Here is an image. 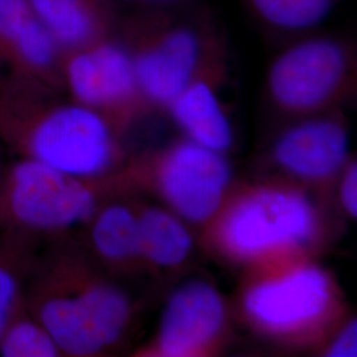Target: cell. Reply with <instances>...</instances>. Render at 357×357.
<instances>
[{
  "mask_svg": "<svg viewBox=\"0 0 357 357\" xmlns=\"http://www.w3.org/2000/svg\"><path fill=\"white\" fill-rule=\"evenodd\" d=\"M61 93L3 78L0 143L15 158L31 159L76 178H98L114 158V126Z\"/></svg>",
  "mask_w": 357,
  "mask_h": 357,
  "instance_id": "obj_1",
  "label": "cell"
},
{
  "mask_svg": "<svg viewBox=\"0 0 357 357\" xmlns=\"http://www.w3.org/2000/svg\"><path fill=\"white\" fill-rule=\"evenodd\" d=\"M225 35L203 1L178 10L123 11L116 28L144 102L166 107L227 47Z\"/></svg>",
  "mask_w": 357,
  "mask_h": 357,
  "instance_id": "obj_2",
  "label": "cell"
},
{
  "mask_svg": "<svg viewBox=\"0 0 357 357\" xmlns=\"http://www.w3.org/2000/svg\"><path fill=\"white\" fill-rule=\"evenodd\" d=\"M88 181L31 159L6 162L0 169V231L38 241L86 224L98 204Z\"/></svg>",
  "mask_w": 357,
  "mask_h": 357,
  "instance_id": "obj_3",
  "label": "cell"
},
{
  "mask_svg": "<svg viewBox=\"0 0 357 357\" xmlns=\"http://www.w3.org/2000/svg\"><path fill=\"white\" fill-rule=\"evenodd\" d=\"M356 45L323 28L287 38L268 72V93L286 114L311 115L336 102L351 86Z\"/></svg>",
  "mask_w": 357,
  "mask_h": 357,
  "instance_id": "obj_4",
  "label": "cell"
},
{
  "mask_svg": "<svg viewBox=\"0 0 357 357\" xmlns=\"http://www.w3.org/2000/svg\"><path fill=\"white\" fill-rule=\"evenodd\" d=\"M61 81L69 100L102 115L113 126L144 101L132 60L116 32L64 52Z\"/></svg>",
  "mask_w": 357,
  "mask_h": 357,
  "instance_id": "obj_5",
  "label": "cell"
},
{
  "mask_svg": "<svg viewBox=\"0 0 357 357\" xmlns=\"http://www.w3.org/2000/svg\"><path fill=\"white\" fill-rule=\"evenodd\" d=\"M315 228L312 206L298 193H255L228 217L224 237L240 255H258L307 241Z\"/></svg>",
  "mask_w": 357,
  "mask_h": 357,
  "instance_id": "obj_6",
  "label": "cell"
},
{
  "mask_svg": "<svg viewBox=\"0 0 357 357\" xmlns=\"http://www.w3.org/2000/svg\"><path fill=\"white\" fill-rule=\"evenodd\" d=\"M64 51L28 0H0V70L4 78L63 93Z\"/></svg>",
  "mask_w": 357,
  "mask_h": 357,
  "instance_id": "obj_7",
  "label": "cell"
},
{
  "mask_svg": "<svg viewBox=\"0 0 357 357\" xmlns=\"http://www.w3.org/2000/svg\"><path fill=\"white\" fill-rule=\"evenodd\" d=\"M229 178V166L221 153L193 142L176 147L160 169L167 202L190 221H204L216 212Z\"/></svg>",
  "mask_w": 357,
  "mask_h": 357,
  "instance_id": "obj_8",
  "label": "cell"
},
{
  "mask_svg": "<svg viewBox=\"0 0 357 357\" xmlns=\"http://www.w3.org/2000/svg\"><path fill=\"white\" fill-rule=\"evenodd\" d=\"M330 282L319 268H303L250 290L249 315L271 330H290L318 318L330 302Z\"/></svg>",
  "mask_w": 357,
  "mask_h": 357,
  "instance_id": "obj_9",
  "label": "cell"
},
{
  "mask_svg": "<svg viewBox=\"0 0 357 357\" xmlns=\"http://www.w3.org/2000/svg\"><path fill=\"white\" fill-rule=\"evenodd\" d=\"M225 321L224 302L204 282L181 286L162 315L158 344L163 356H191L209 344Z\"/></svg>",
  "mask_w": 357,
  "mask_h": 357,
  "instance_id": "obj_10",
  "label": "cell"
},
{
  "mask_svg": "<svg viewBox=\"0 0 357 357\" xmlns=\"http://www.w3.org/2000/svg\"><path fill=\"white\" fill-rule=\"evenodd\" d=\"M348 137L335 116H310L287 130L275 146L277 162L305 178L333 175L344 163Z\"/></svg>",
  "mask_w": 357,
  "mask_h": 357,
  "instance_id": "obj_11",
  "label": "cell"
},
{
  "mask_svg": "<svg viewBox=\"0 0 357 357\" xmlns=\"http://www.w3.org/2000/svg\"><path fill=\"white\" fill-rule=\"evenodd\" d=\"M225 48L217 52L190 85L167 106L191 142L218 153L229 149L233 142L229 116L215 86V73L221 66Z\"/></svg>",
  "mask_w": 357,
  "mask_h": 357,
  "instance_id": "obj_12",
  "label": "cell"
},
{
  "mask_svg": "<svg viewBox=\"0 0 357 357\" xmlns=\"http://www.w3.org/2000/svg\"><path fill=\"white\" fill-rule=\"evenodd\" d=\"M63 51L116 32L123 10L118 0H28Z\"/></svg>",
  "mask_w": 357,
  "mask_h": 357,
  "instance_id": "obj_13",
  "label": "cell"
},
{
  "mask_svg": "<svg viewBox=\"0 0 357 357\" xmlns=\"http://www.w3.org/2000/svg\"><path fill=\"white\" fill-rule=\"evenodd\" d=\"M245 11L264 32L295 38L323 28L340 0H240Z\"/></svg>",
  "mask_w": 357,
  "mask_h": 357,
  "instance_id": "obj_14",
  "label": "cell"
},
{
  "mask_svg": "<svg viewBox=\"0 0 357 357\" xmlns=\"http://www.w3.org/2000/svg\"><path fill=\"white\" fill-rule=\"evenodd\" d=\"M36 243L0 231V335L24 302L26 282L38 258Z\"/></svg>",
  "mask_w": 357,
  "mask_h": 357,
  "instance_id": "obj_15",
  "label": "cell"
},
{
  "mask_svg": "<svg viewBox=\"0 0 357 357\" xmlns=\"http://www.w3.org/2000/svg\"><path fill=\"white\" fill-rule=\"evenodd\" d=\"M90 243L96 255L110 264H121L139 255L138 217L128 206L112 204L90 217Z\"/></svg>",
  "mask_w": 357,
  "mask_h": 357,
  "instance_id": "obj_16",
  "label": "cell"
},
{
  "mask_svg": "<svg viewBox=\"0 0 357 357\" xmlns=\"http://www.w3.org/2000/svg\"><path fill=\"white\" fill-rule=\"evenodd\" d=\"M139 255L159 266H176L192 249L190 231L178 218L160 209L146 211L139 218Z\"/></svg>",
  "mask_w": 357,
  "mask_h": 357,
  "instance_id": "obj_17",
  "label": "cell"
},
{
  "mask_svg": "<svg viewBox=\"0 0 357 357\" xmlns=\"http://www.w3.org/2000/svg\"><path fill=\"white\" fill-rule=\"evenodd\" d=\"M61 355L50 332L23 302L0 335V356L57 357Z\"/></svg>",
  "mask_w": 357,
  "mask_h": 357,
  "instance_id": "obj_18",
  "label": "cell"
},
{
  "mask_svg": "<svg viewBox=\"0 0 357 357\" xmlns=\"http://www.w3.org/2000/svg\"><path fill=\"white\" fill-rule=\"evenodd\" d=\"M121 7H128V11H160L178 10L197 4L203 0H118Z\"/></svg>",
  "mask_w": 357,
  "mask_h": 357,
  "instance_id": "obj_19",
  "label": "cell"
},
{
  "mask_svg": "<svg viewBox=\"0 0 357 357\" xmlns=\"http://www.w3.org/2000/svg\"><path fill=\"white\" fill-rule=\"evenodd\" d=\"M357 355L356 321L348 324L332 343L328 351L331 357H355Z\"/></svg>",
  "mask_w": 357,
  "mask_h": 357,
  "instance_id": "obj_20",
  "label": "cell"
},
{
  "mask_svg": "<svg viewBox=\"0 0 357 357\" xmlns=\"http://www.w3.org/2000/svg\"><path fill=\"white\" fill-rule=\"evenodd\" d=\"M342 203L344 205L345 211L351 216L357 215V169L356 166L349 167L345 172L343 183H342Z\"/></svg>",
  "mask_w": 357,
  "mask_h": 357,
  "instance_id": "obj_21",
  "label": "cell"
},
{
  "mask_svg": "<svg viewBox=\"0 0 357 357\" xmlns=\"http://www.w3.org/2000/svg\"><path fill=\"white\" fill-rule=\"evenodd\" d=\"M4 147L1 146V143H0V169H1V167L4 166V163H6V160L3 159V153H4Z\"/></svg>",
  "mask_w": 357,
  "mask_h": 357,
  "instance_id": "obj_22",
  "label": "cell"
},
{
  "mask_svg": "<svg viewBox=\"0 0 357 357\" xmlns=\"http://www.w3.org/2000/svg\"><path fill=\"white\" fill-rule=\"evenodd\" d=\"M3 78H4V76H3V73H1V70H0V82L3 81Z\"/></svg>",
  "mask_w": 357,
  "mask_h": 357,
  "instance_id": "obj_23",
  "label": "cell"
}]
</instances>
